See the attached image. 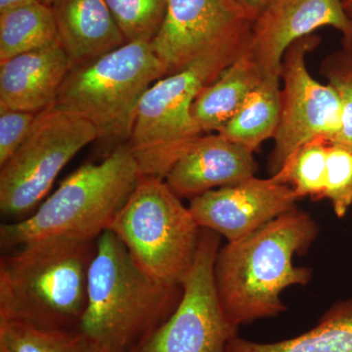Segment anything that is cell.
I'll return each instance as SVG.
<instances>
[{
	"label": "cell",
	"instance_id": "obj_1",
	"mask_svg": "<svg viewBox=\"0 0 352 352\" xmlns=\"http://www.w3.org/2000/svg\"><path fill=\"white\" fill-rule=\"evenodd\" d=\"M319 227L298 208L256 232L220 247L214 261L215 289L229 323L240 326L286 311L285 289L307 284L311 270L295 265L316 240Z\"/></svg>",
	"mask_w": 352,
	"mask_h": 352
},
{
	"label": "cell",
	"instance_id": "obj_2",
	"mask_svg": "<svg viewBox=\"0 0 352 352\" xmlns=\"http://www.w3.org/2000/svg\"><path fill=\"white\" fill-rule=\"evenodd\" d=\"M97 239L30 241L0 261V322L45 330L80 328Z\"/></svg>",
	"mask_w": 352,
	"mask_h": 352
},
{
	"label": "cell",
	"instance_id": "obj_3",
	"mask_svg": "<svg viewBox=\"0 0 352 352\" xmlns=\"http://www.w3.org/2000/svg\"><path fill=\"white\" fill-rule=\"evenodd\" d=\"M182 285L148 274L110 229L97 238L80 330L108 352H134L170 318Z\"/></svg>",
	"mask_w": 352,
	"mask_h": 352
},
{
	"label": "cell",
	"instance_id": "obj_4",
	"mask_svg": "<svg viewBox=\"0 0 352 352\" xmlns=\"http://www.w3.org/2000/svg\"><path fill=\"white\" fill-rule=\"evenodd\" d=\"M141 176L127 143L113 148L100 163L74 171L30 217L2 224L1 249L53 236L97 239L110 228Z\"/></svg>",
	"mask_w": 352,
	"mask_h": 352
},
{
	"label": "cell",
	"instance_id": "obj_5",
	"mask_svg": "<svg viewBox=\"0 0 352 352\" xmlns=\"http://www.w3.org/2000/svg\"><path fill=\"white\" fill-rule=\"evenodd\" d=\"M166 76L149 41L126 43L90 63L74 67L51 108L87 120L104 144H126L139 101Z\"/></svg>",
	"mask_w": 352,
	"mask_h": 352
},
{
	"label": "cell",
	"instance_id": "obj_6",
	"mask_svg": "<svg viewBox=\"0 0 352 352\" xmlns=\"http://www.w3.org/2000/svg\"><path fill=\"white\" fill-rule=\"evenodd\" d=\"M139 267L182 285L198 250L201 228L166 180L141 176L110 226Z\"/></svg>",
	"mask_w": 352,
	"mask_h": 352
},
{
	"label": "cell",
	"instance_id": "obj_7",
	"mask_svg": "<svg viewBox=\"0 0 352 352\" xmlns=\"http://www.w3.org/2000/svg\"><path fill=\"white\" fill-rule=\"evenodd\" d=\"M98 140L87 120L48 108L36 115L22 145L0 166V210L6 222L30 217L69 162Z\"/></svg>",
	"mask_w": 352,
	"mask_h": 352
},
{
	"label": "cell",
	"instance_id": "obj_8",
	"mask_svg": "<svg viewBox=\"0 0 352 352\" xmlns=\"http://www.w3.org/2000/svg\"><path fill=\"white\" fill-rule=\"evenodd\" d=\"M223 71L199 64L164 76L148 88L139 101L127 142L141 175L164 179L183 153L204 135L192 106L201 88Z\"/></svg>",
	"mask_w": 352,
	"mask_h": 352
},
{
	"label": "cell",
	"instance_id": "obj_9",
	"mask_svg": "<svg viewBox=\"0 0 352 352\" xmlns=\"http://www.w3.org/2000/svg\"><path fill=\"white\" fill-rule=\"evenodd\" d=\"M252 24L232 0H168L151 47L166 76L201 63L227 68L249 46Z\"/></svg>",
	"mask_w": 352,
	"mask_h": 352
},
{
	"label": "cell",
	"instance_id": "obj_10",
	"mask_svg": "<svg viewBox=\"0 0 352 352\" xmlns=\"http://www.w3.org/2000/svg\"><path fill=\"white\" fill-rule=\"evenodd\" d=\"M221 236L201 228L193 265L182 282L177 307L134 352H227L238 336L229 323L215 289L214 266Z\"/></svg>",
	"mask_w": 352,
	"mask_h": 352
},
{
	"label": "cell",
	"instance_id": "obj_11",
	"mask_svg": "<svg viewBox=\"0 0 352 352\" xmlns=\"http://www.w3.org/2000/svg\"><path fill=\"white\" fill-rule=\"evenodd\" d=\"M318 36L298 39L287 50L282 63V110L270 155L272 175L292 155L315 139L332 142L342 127V106L336 88L310 75L307 55L318 45Z\"/></svg>",
	"mask_w": 352,
	"mask_h": 352
},
{
	"label": "cell",
	"instance_id": "obj_12",
	"mask_svg": "<svg viewBox=\"0 0 352 352\" xmlns=\"http://www.w3.org/2000/svg\"><path fill=\"white\" fill-rule=\"evenodd\" d=\"M298 200L293 188L274 175L254 176L192 198L188 207L200 228L234 242L294 210Z\"/></svg>",
	"mask_w": 352,
	"mask_h": 352
},
{
	"label": "cell",
	"instance_id": "obj_13",
	"mask_svg": "<svg viewBox=\"0 0 352 352\" xmlns=\"http://www.w3.org/2000/svg\"><path fill=\"white\" fill-rule=\"evenodd\" d=\"M322 27L342 32L344 48L352 50V22L342 0H274L252 24L248 50L263 78H281L287 50Z\"/></svg>",
	"mask_w": 352,
	"mask_h": 352
},
{
	"label": "cell",
	"instance_id": "obj_14",
	"mask_svg": "<svg viewBox=\"0 0 352 352\" xmlns=\"http://www.w3.org/2000/svg\"><path fill=\"white\" fill-rule=\"evenodd\" d=\"M254 151L217 132L194 141L164 177L179 197L192 198L256 176Z\"/></svg>",
	"mask_w": 352,
	"mask_h": 352
},
{
	"label": "cell",
	"instance_id": "obj_15",
	"mask_svg": "<svg viewBox=\"0 0 352 352\" xmlns=\"http://www.w3.org/2000/svg\"><path fill=\"white\" fill-rule=\"evenodd\" d=\"M73 68L60 41L0 62V109L38 113L50 108Z\"/></svg>",
	"mask_w": 352,
	"mask_h": 352
},
{
	"label": "cell",
	"instance_id": "obj_16",
	"mask_svg": "<svg viewBox=\"0 0 352 352\" xmlns=\"http://www.w3.org/2000/svg\"><path fill=\"white\" fill-rule=\"evenodd\" d=\"M58 36L74 67L90 63L126 43L106 0H54Z\"/></svg>",
	"mask_w": 352,
	"mask_h": 352
},
{
	"label": "cell",
	"instance_id": "obj_17",
	"mask_svg": "<svg viewBox=\"0 0 352 352\" xmlns=\"http://www.w3.org/2000/svg\"><path fill=\"white\" fill-rule=\"evenodd\" d=\"M250 51L245 50L210 85H205L192 106V115L204 134L219 132L263 80Z\"/></svg>",
	"mask_w": 352,
	"mask_h": 352
},
{
	"label": "cell",
	"instance_id": "obj_18",
	"mask_svg": "<svg viewBox=\"0 0 352 352\" xmlns=\"http://www.w3.org/2000/svg\"><path fill=\"white\" fill-rule=\"evenodd\" d=\"M227 352H352V298L333 305L316 327L302 335L271 344L236 336Z\"/></svg>",
	"mask_w": 352,
	"mask_h": 352
},
{
	"label": "cell",
	"instance_id": "obj_19",
	"mask_svg": "<svg viewBox=\"0 0 352 352\" xmlns=\"http://www.w3.org/2000/svg\"><path fill=\"white\" fill-rule=\"evenodd\" d=\"M281 78H264L219 133L254 152L274 138L281 117Z\"/></svg>",
	"mask_w": 352,
	"mask_h": 352
},
{
	"label": "cell",
	"instance_id": "obj_20",
	"mask_svg": "<svg viewBox=\"0 0 352 352\" xmlns=\"http://www.w3.org/2000/svg\"><path fill=\"white\" fill-rule=\"evenodd\" d=\"M59 41L52 8L38 0L0 12V62Z\"/></svg>",
	"mask_w": 352,
	"mask_h": 352
},
{
	"label": "cell",
	"instance_id": "obj_21",
	"mask_svg": "<svg viewBox=\"0 0 352 352\" xmlns=\"http://www.w3.org/2000/svg\"><path fill=\"white\" fill-rule=\"evenodd\" d=\"M0 352H108L80 329L45 330L0 322Z\"/></svg>",
	"mask_w": 352,
	"mask_h": 352
},
{
	"label": "cell",
	"instance_id": "obj_22",
	"mask_svg": "<svg viewBox=\"0 0 352 352\" xmlns=\"http://www.w3.org/2000/svg\"><path fill=\"white\" fill-rule=\"evenodd\" d=\"M329 141L315 139L296 150L277 173L280 182L289 184L298 199L324 198L327 175Z\"/></svg>",
	"mask_w": 352,
	"mask_h": 352
},
{
	"label": "cell",
	"instance_id": "obj_23",
	"mask_svg": "<svg viewBox=\"0 0 352 352\" xmlns=\"http://www.w3.org/2000/svg\"><path fill=\"white\" fill-rule=\"evenodd\" d=\"M126 43H151L161 30L168 0H106Z\"/></svg>",
	"mask_w": 352,
	"mask_h": 352
},
{
	"label": "cell",
	"instance_id": "obj_24",
	"mask_svg": "<svg viewBox=\"0 0 352 352\" xmlns=\"http://www.w3.org/2000/svg\"><path fill=\"white\" fill-rule=\"evenodd\" d=\"M324 198L330 201L339 219L346 217L352 206V149L329 142L327 175Z\"/></svg>",
	"mask_w": 352,
	"mask_h": 352
},
{
	"label": "cell",
	"instance_id": "obj_25",
	"mask_svg": "<svg viewBox=\"0 0 352 352\" xmlns=\"http://www.w3.org/2000/svg\"><path fill=\"white\" fill-rule=\"evenodd\" d=\"M322 74L337 90L342 106V127L333 143L352 149V50L344 48L323 62Z\"/></svg>",
	"mask_w": 352,
	"mask_h": 352
},
{
	"label": "cell",
	"instance_id": "obj_26",
	"mask_svg": "<svg viewBox=\"0 0 352 352\" xmlns=\"http://www.w3.org/2000/svg\"><path fill=\"white\" fill-rule=\"evenodd\" d=\"M38 113L0 109V166L9 159L29 135Z\"/></svg>",
	"mask_w": 352,
	"mask_h": 352
},
{
	"label": "cell",
	"instance_id": "obj_27",
	"mask_svg": "<svg viewBox=\"0 0 352 352\" xmlns=\"http://www.w3.org/2000/svg\"><path fill=\"white\" fill-rule=\"evenodd\" d=\"M241 10L254 22L274 0H232Z\"/></svg>",
	"mask_w": 352,
	"mask_h": 352
},
{
	"label": "cell",
	"instance_id": "obj_28",
	"mask_svg": "<svg viewBox=\"0 0 352 352\" xmlns=\"http://www.w3.org/2000/svg\"><path fill=\"white\" fill-rule=\"evenodd\" d=\"M34 0H0V12L9 10V9L16 8L25 6V4L32 3Z\"/></svg>",
	"mask_w": 352,
	"mask_h": 352
},
{
	"label": "cell",
	"instance_id": "obj_29",
	"mask_svg": "<svg viewBox=\"0 0 352 352\" xmlns=\"http://www.w3.org/2000/svg\"><path fill=\"white\" fill-rule=\"evenodd\" d=\"M342 4L347 17H349L352 22V0H342Z\"/></svg>",
	"mask_w": 352,
	"mask_h": 352
},
{
	"label": "cell",
	"instance_id": "obj_30",
	"mask_svg": "<svg viewBox=\"0 0 352 352\" xmlns=\"http://www.w3.org/2000/svg\"><path fill=\"white\" fill-rule=\"evenodd\" d=\"M38 1H41V3L46 4V6H51V4L53 3V1H54V0H38Z\"/></svg>",
	"mask_w": 352,
	"mask_h": 352
}]
</instances>
